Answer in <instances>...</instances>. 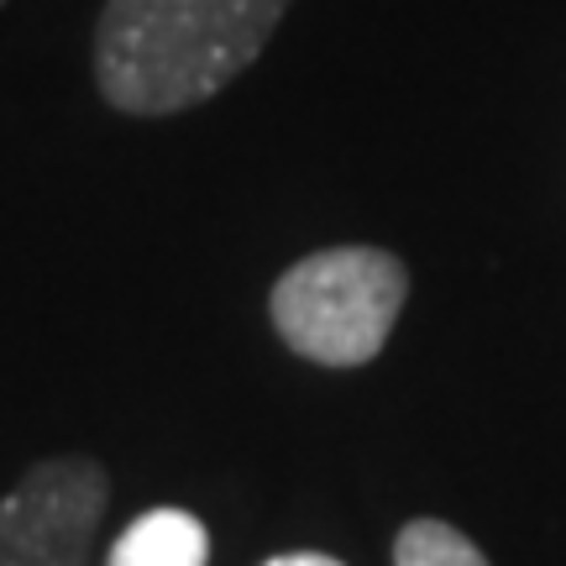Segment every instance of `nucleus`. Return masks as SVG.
Listing matches in <instances>:
<instances>
[{
  "label": "nucleus",
  "mask_w": 566,
  "mask_h": 566,
  "mask_svg": "<svg viewBox=\"0 0 566 566\" xmlns=\"http://www.w3.org/2000/svg\"><path fill=\"white\" fill-rule=\"evenodd\" d=\"M210 530L189 509H147L122 530L105 566H205Z\"/></svg>",
  "instance_id": "20e7f679"
},
{
  "label": "nucleus",
  "mask_w": 566,
  "mask_h": 566,
  "mask_svg": "<svg viewBox=\"0 0 566 566\" xmlns=\"http://www.w3.org/2000/svg\"><path fill=\"white\" fill-rule=\"evenodd\" d=\"M394 566H488V556L446 520H409L394 541Z\"/></svg>",
  "instance_id": "39448f33"
},
{
  "label": "nucleus",
  "mask_w": 566,
  "mask_h": 566,
  "mask_svg": "<svg viewBox=\"0 0 566 566\" xmlns=\"http://www.w3.org/2000/svg\"><path fill=\"white\" fill-rule=\"evenodd\" d=\"M111 509L95 457H42L0 499V566H90Z\"/></svg>",
  "instance_id": "7ed1b4c3"
},
{
  "label": "nucleus",
  "mask_w": 566,
  "mask_h": 566,
  "mask_svg": "<svg viewBox=\"0 0 566 566\" xmlns=\"http://www.w3.org/2000/svg\"><path fill=\"white\" fill-rule=\"evenodd\" d=\"M263 566H346V562L325 556V551H289V556H273V562H263Z\"/></svg>",
  "instance_id": "423d86ee"
},
{
  "label": "nucleus",
  "mask_w": 566,
  "mask_h": 566,
  "mask_svg": "<svg viewBox=\"0 0 566 566\" xmlns=\"http://www.w3.org/2000/svg\"><path fill=\"white\" fill-rule=\"evenodd\" d=\"M0 6H6V0H0Z\"/></svg>",
  "instance_id": "0eeeda50"
},
{
  "label": "nucleus",
  "mask_w": 566,
  "mask_h": 566,
  "mask_svg": "<svg viewBox=\"0 0 566 566\" xmlns=\"http://www.w3.org/2000/svg\"><path fill=\"white\" fill-rule=\"evenodd\" d=\"M294 0H105L95 84L122 116L163 122L216 101L263 59Z\"/></svg>",
  "instance_id": "f257e3e1"
},
{
  "label": "nucleus",
  "mask_w": 566,
  "mask_h": 566,
  "mask_svg": "<svg viewBox=\"0 0 566 566\" xmlns=\"http://www.w3.org/2000/svg\"><path fill=\"white\" fill-rule=\"evenodd\" d=\"M409 300V268L388 247H325L279 273L268 321L315 367H367L388 346Z\"/></svg>",
  "instance_id": "f03ea898"
}]
</instances>
